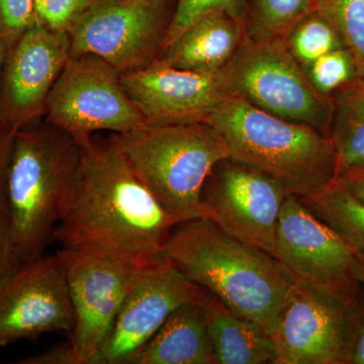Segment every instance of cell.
<instances>
[{
	"label": "cell",
	"instance_id": "6da1fadb",
	"mask_svg": "<svg viewBox=\"0 0 364 364\" xmlns=\"http://www.w3.org/2000/svg\"><path fill=\"white\" fill-rule=\"evenodd\" d=\"M78 144L77 172L53 240L62 248L104 254L135 267L163 259L176 220L111 136H91Z\"/></svg>",
	"mask_w": 364,
	"mask_h": 364
},
{
	"label": "cell",
	"instance_id": "7a4b0ae2",
	"mask_svg": "<svg viewBox=\"0 0 364 364\" xmlns=\"http://www.w3.org/2000/svg\"><path fill=\"white\" fill-rule=\"evenodd\" d=\"M162 257L268 335L294 282L272 254L234 238L205 218L177 224Z\"/></svg>",
	"mask_w": 364,
	"mask_h": 364
},
{
	"label": "cell",
	"instance_id": "3957f363",
	"mask_svg": "<svg viewBox=\"0 0 364 364\" xmlns=\"http://www.w3.org/2000/svg\"><path fill=\"white\" fill-rule=\"evenodd\" d=\"M205 123L221 135L230 159L259 170L306 198L337 179L331 139L309 124L273 116L232 93Z\"/></svg>",
	"mask_w": 364,
	"mask_h": 364
},
{
	"label": "cell",
	"instance_id": "277c9868",
	"mask_svg": "<svg viewBox=\"0 0 364 364\" xmlns=\"http://www.w3.org/2000/svg\"><path fill=\"white\" fill-rule=\"evenodd\" d=\"M80 146L44 119L16 132L6 177L9 231L21 263L44 255L77 172Z\"/></svg>",
	"mask_w": 364,
	"mask_h": 364
},
{
	"label": "cell",
	"instance_id": "5b68a950",
	"mask_svg": "<svg viewBox=\"0 0 364 364\" xmlns=\"http://www.w3.org/2000/svg\"><path fill=\"white\" fill-rule=\"evenodd\" d=\"M109 136L177 224L203 218V184L215 165L229 158L226 144L212 126L144 124Z\"/></svg>",
	"mask_w": 364,
	"mask_h": 364
},
{
	"label": "cell",
	"instance_id": "8992f818",
	"mask_svg": "<svg viewBox=\"0 0 364 364\" xmlns=\"http://www.w3.org/2000/svg\"><path fill=\"white\" fill-rule=\"evenodd\" d=\"M356 294L294 279L270 338L275 364H345L348 359Z\"/></svg>",
	"mask_w": 364,
	"mask_h": 364
},
{
	"label": "cell",
	"instance_id": "52a82bcc",
	"mask_svg": "<svg viewBox=\"0 0 364 364\" xmlns=\"http://www.w3.org/2000/svg\"><path fill=\"white\" fill-rule=\"evenodd\" d=\"M228 75L232 92L258 109L329 136L332 97L315 90L286 40H246Z\"/></svg>",
	"mask_w": 364,
	"mask_h": 364
},
{
	"label": "cell",
	"instance_id": "ba28073f",
	"mask_svg": "<svg viewBox=\"0 0 364 364\" xmlns=\"http://www.w3.org/2000/svg\"><path fill=\"white\" fill-rule=\"evenodd\" d=\"M44 121L77 143L100 132L121 134L146 124L121 73L93 55L71 56L53 86Z\"/></svg>",
	"mask_w": 364,
	"mask_h": 364
},
{
	"label": "cell",
	"instance_id": "9c48e42d",
	"mask_svg": "<svg viewBox=\"0 0 364 364\" xmlns=\"http://www.w3.org/2000/svg\"><path fill=\"white\" fill-rule=\"evenodd\" d=\"M171 20L168 0H107L69 31L71 56L100 57L121 74L140 70L161 54Z\"/></svg>",
	"mask_w": 364,
	"mask_h": 364
},
{
	"label": "cell",
	"instance_id": "30bf717a",
	"mask_svg": "<svg viewBox=\"0 0 364 364\" xmlns=\"http://www.w3.org/2000/svg\"><path fill=\"white\" fill-rule=\"evenodd\" d=\"M56 254L73 309L69 343L78 364H95L138 267L80 249L61 248Z\"/></svg>",
	"mask_w": 364,
	"mask_h": 364
},
{
	"label": "cell",
	"instance_id": "8fae6325",
	"mask_svg": "<svg viewBox=\"0 0 364 364\" xmlns=\"http://www.w3.org/2000/svg\"><path fill=\"white\" fill-rule=\"evenodd\" d=\"M289 193L272 177L235 160H222L203 184L205 219L265 252H274L280 210Z\"/></svg>",
	"mask_w": 364,
	"mask_h": 364
},
{
	"label": "cell",
	"instance_id": "7c38bea8",
	"mask_svg": "<svg viewBox=\"0 0 364 364\" xmlns=\"http://www.w3.org/2000/svg\"><path fill=\"white\" fill-rule=\"evenodd\" d=\"M203 291L164 258L136 267L95 364H131L169 316L179 306L198 301Z\"/></svg>",
	"mask_w": 364,
	"mask_h": 364
},
{
	"label": "cell",
	"instance_id": "4fadbf2b",
	"mask_svg": "<svg viewBox=\"0 0 364 364\" xmlns=\"http://www.w3.org/2000/svg\"><path fill=\"white\" fill-rule=\"evenodd\" d=\"M74 316L57 254L23 263L0 284V347L70 333Z\"/></svg>",
	"mask_w": 364,
	"mask_h": 364
},
{
	"label": "cell",
	"instance_id": "5bb4252c",
	"mask_svg": "<svg viewBox=\"0 0 364 364\" xmlns=\"http://www.w3.org/2000/svg\"><path fill=\"white\" fill-rule=\"evenodd\" d=\"M71 57L68 33L36 23L7 49L0 71V119L14 130L39 123L53 86Z\"/></svg>",
	"mask_w": 364,
	"mask_h": 364
},
{
	"label": "cell",
	"instance_id": "9a60e30c",
	"mask_svg": "<svg viewBox=\"0 0 364 364\" xmlns=\"http://www.w3.org/2000/svg\"><path fill=\"white\" fill-rule=\"evenodd\" d=\"M129 97L148 124L205 123L232 95L228 67L205 73L155 60L140 70L121 74Z\"/></svg>",
	"mask_w": 364,
	"mask_h": 364
},
{
	"label": "cell",
	"instance_id": "2e32d148",
	"mask_svg": "<svg viewBox=\"0 0 364 364\" xmlns=\"http://www.w3.org/2000/svg\"><path fill=\"white\" fill-rule=\"evenodd\" d=\"M273 256L294 279L356 294L355 253L298 196L287 195L280 210Z\"/></svg>",
	"mask_w": 364,
	"mask_h": 364
},
{
	"label": "cell",
	"instance_id": "e0dca14e",
	"mask_svg": "<svg viewBox=\"0 0 364 364\" xmlns=\"http://www.w3.org/2000/svg\"><path fill=\"white\" fill-rule=\"evenodd\" d=\"M247 40L245 21L224 11H213L191 23L157 60L174 67L213 73L226 69Z\"/></svg>",
	"mask_w": 364,
	"mask_h": 364
},
{
	"label": "cell",
	"instance_id": "ac0fdd59",
	"mask_svg": "<svg viewBox=\"0 0 364 364\" xmlns=\"http://www.w3.org/2000/svg\"><path fill=\"white\" fill-rule=\"evenodd\" d=\"M200 305L218 364H275L274 345L259 326L237 315L207 289Z\"/></svg>",
	"mask_w": 364,
	"mask_h": 364
},
{
	"label": "cell",
	"instance_id": "d6986e66",
	"mask_svg": "<svg viewBox=\"0 0 364 364\" xmlns=\"http://www.w3.org/2000/svg\"><path fill=\"white\" fill-rule=\"evenodd\" d=\"M200 299L174 311L131 364H218Z\"/></svg>",
	"mask_w": 364,
	"mask_h": 364
},
{
	"label": "cell",
	"instance_id": "ffe728a7",
	"mask_svg": "<svg viewBox=\"0 0 364 364\" xmlns=\"http://www.w3.org/2000/svg\"><path fill=\"white\" fill-rule=\"evenodd\" d=\"M329 136L337 157V178L364 166V77L356 76L331 95Z\"/></svg>",
	"mask_w": 364,
	"mask_h": 364
},
{
	"label": "cell",
	"instance_id": "44dd1931",
	"mask_svg": "<svg viewBox=\"0 0 364 364\" xmlns=\"http://www.w3.org/2000/svg\"><path fill=\"white\" fill-rule=\"evenodd\" d=\"M299 200L354 253L364 252V203L352 196L338 178L315 195Z\"/></svg>",
	"mask_w": 364,
	"mask_h": 364
},
{
	"label": "cell",
	"instance_id": "7402d4cb",
	"mask_svg": "<svg viewBox=\"0 0 364 364\" xmlns=\"http://www.w3.org/2000/svg\"><path fill=\"white\" fill-rule=\"evenodd\" d=\"M315 0H248L247 39L286 40L294 26L314 9Z\"/></svg>",
	"mask_w": 364,
	"mask_h": 364
},
{
	"label": "cell",
	"instance_id": "603a6c76",
	"mask_svg": "<svg viewBox=\"0 0 364 364\" xmlns=\"http://www.w3.org/2000/svg\"><path fill=\"white\" fill-rule=\"evenodd\" d=\"M314 9L334 26L350 53L356 75L364 77V0H315Z\"/></svg>",
	"mask_w": 364,
	"mask_h": 364
},
{
	"label": "cell",
	"instance_id": "cb8c5ba5",
	"mask_svg": "<svg viewBox=\"0 0 364 364\" xmlns=\"http://www.w3.org/2000/svg\"><path fill=\"white\" fill-rule=\"evenodd\" d=\"M286 43L287 49L303 68L323 55L344 48L334 26L315 9L294 26Z\"/></svg>",
	"mask_w": 364,
	"mask_h": 364
},
{
	"label": "cell",
	"instance_id": "d4e9b609",
	"mask_svg": "<svg viewBox=\"0 0 364 364\" xmlns=\"http://www.w3.org/2000/svg\"><path fill=\"white\" fill-rule=\"evenodd\" d=\"M304 70L315 90L326 97H331L335 91L358 76L350 53L345 48L323 55Z\"/></svg>",
	"mask_w": 364,
	"mask_h": 364
},
{
	"label": "cell",
	"instance_id": "484cf974",
	"mask_svg": "<svg viewBox=\"0 0 364 364\" xmlns=\"http://www.w3.org/2000/svg\"><path fill=\"white\" fill-rule=\"evenodd\" d=\"M248 0H177L163 49L191 23L213 11H224L245 21ZM163 51V50H162Z\"/></svg>",
	"mask_w": 364,
	"mask_h": 364
},
{
	"label": "cell",
	"instance_id": "4316f807",
	"mask_svg": "<svg viewBox=\"0 0 364 364\" xmlns=\"http://www.w3.org/2000/svg\"><path fill=\"white\" fill-rule=\"evenodd\" d=\"M107 0H35L37 23L52 32L68 33L85 14Z\"/></svg>",
	"mask_w": 364,
	"mask_h": 364
},
{
	"label": "cell",
	"instance_id": "83f0119b",
	"mask_svg": "<svg viewBox=\"0 0 364 364\" xmlns=\"http://www.w3.org/2000/svg\"><path fill=\"white\" fill-rule=\"evenodd\" d=\"M36 23L35 0H0V44L7 49Z\"/></svg>",
	"mask_w": 364,
	"mask_h": 364
},
{
	"label": "cell",
	"instance_id": "f1b7e54d",
	"mask_svg": "<svg viewBox=\"0 0 364 364\" xmlns=\"http://www.w3.org/2000/svg\"><path fill=\"white\" fill-rule=\"evenodd\" d=\"M21 264L9 231V220L0 215V284Z\"/></svg>",
	"mask_w": 364,
	"mask_h": 364
},
{
	"label": "cell",
	"instance_id": "f546056e",
	"mask_svg": "<svg viewBox=\"0 0 364 364\" xmlns=\"http://www.w3.org/2000/svg\"><path fill=\"white\" fill-rule=\"evenodd\" d=\"M16 130L0 119V215L7 217L6 188L7 171Z\"/></svg>",
	"mask_w": 364,
	"mask_h": 364
},
{
	"label": "cell",
	"instance_id": "4dcf8cb0",
	"mask_svg": "<svg viewBox=\"0 0 364 364\" xmlns=\"http://www.w3.org/2000/svg\"><path fill=\"white\" fill-rule=\"evenodd\" d=\"M20 364H78L71 344L57 345L42 353L21 359Z\"/></svg>",
	"mask_w": 364,
	"mask_h": 364
},
{
	"label": "cell",
	"instance_id": "1f68e13d",
	"mask_svg": "<svg viewBox=\"0 0 364 364\" xmlns=\"http://www.w3.org/2000/svg\"><path fill=\"white\" fill-rule=\"evenodd\" d=\"M347 363L364 364V309L356 306Z\"/></svg>",
	"mask_w": 364,
	"mask_h": 364
},
{
	"label": "cell",
	"instance_id": "d6a6232c",
	"mask_svg": "<svg viewBox=\"0 0 364 364\" xmlns=\"http://www.w3.org/2000/svg\"><path fill=\"white\" fill-rule=\"evenodd\" d=\"M338 179L352 196L364 203V166L347 170Z\"/></svg>",
	"mask_w": 364,
	"mask_h": 364
},
{
	"label": "cell",
	"instance_id": "836d02e7",
	"mask_svg": "<svg viewBox=\"0 0 364 364\" xmlns=\"http://www.w3.org/2000/svg\"><path fill=\"white\" fill-rule=\"evenodd\" d=\"M354 279L359 284H364V252L355 253V267Z\"/></svg>",
	"mask_w": 364,
	"mask_h": 364
},
{
	"label": "cell",
	"instance_id": "e575fe53",
	"mask_svg": "<svg viewBox=\"0 0 364 364\" xmlns=\"http://www.w3.org/2000/svg\"><path fill=\"white\" fill-rule=\"evenodd\" d=\"M6 46L0 44V71H1L2 64H4V58H6Z\"/></svg>",
	"mask_w": 364,
	"mask_h": 364
}]
</instances>
